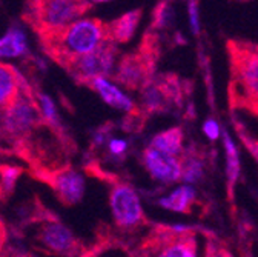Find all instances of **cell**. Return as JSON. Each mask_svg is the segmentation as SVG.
Instances as JSON below:
<instances>
[{"instance_id":"ba28073f","label":"cell","mask_w":258,"mask_h":257,"mask_svg":"<svg viewBox=\"0 0 258 257\" xmlns=\"http://www.w3.org/2000/svg\"><path fill=\"white\" fill-rule=\"evenodd\" d=\"M109 207L115 225L121 230H134L146 223L140 197L127 182L111 180Z\"/></svg>"},{"instance_id":"ffe728a7","label":"cell","mask_w":258,"mask_h":257,"mask_svg":"<svg viewBox=\"0 0 258 257\" xmlns=\"http://www.w3.org/2000/svg\"><path fill=\"white\" fill-rule=\"evenodd\" d=\"M203 257H235V255L229 251V248L226 246L224 243H221L215 237H209L206 240L205 255Z\"/></svg>"},{"instance_id":"277c9868","label":"cell","mask_w":258,"mask_h":257,"mask_svg":"<svg viewBox=\"0 0 258 257\" xmlns=\"http://www.w3.org/2000/svg\"><path fill=\"white\" fill-rule=\"evenodd\" d=\"M131 257H199L197 233L186 227L155 225Z\"/></svg>"},{"instance_id":"6da1fadb","label":"cell","mask_w":258,"mask_h":257,"mask_svg":"<svg viewBox=\"0 0 258 257\" xmlns=\"http://www.w3.org/2000/svg\"><path fill=\"white\" fill-rule=\"evenodd\" d=\"M43 53L64 68L71 62L85 57L109 40L108 22L83 17L68 26L37 34Z\"/></svg>"},{"instance_id":"52a82bcc","label":"cell","mask_w":258,"mask_h":257,"mask_svg":"<svg viewBox=\"0 0 258 257\" xmlns=\"http://www.w3.org/2000/svg\"><path fill=\"white\" fill-rule=\"evenodd\" d=\"M32 177L46 183L64 207L77 205L85 194V179L71 165L58 167H29Z\"/></svg>"},{"instance_id":"7a4b0ae2","label":"cell","mask_w":258,"mask_h":257,"mask_svg":"<svg viewBox=\"0 0 258 257\" xmlns=\"http://www.w3.org/2000/svg\"><path fill=\"white\" fill-rule=\"evenodd\" d=\"M226 53L229 59V107L250 113L258 108V43L228 39Z\"/></svg>"},{"instance_id":"2e32d148","label":"cell","mask_w":258,"mask_h":257,"mask_svg":"<svg viewBox=\"0 0 258 257\" xmlns=\"http://www.w3.org/2000/svg\"><path fill=\"white\" fill-rule=\"evenodd\" d=\"M196 200H197L196 189H194L190 185H181L177 189H174L166 197H161L158 200V203L165 210L189 214L192 211V207L196 205Z\"/></svg>"},{"instance_id":"cb8c5ba5","label":"cell","mask_w":258,"mask_h":257,"mask_svg":"<svg viewBox=\"0 0 258 257\" xmlns=\"http://www.w3.org/2000/svg\"><path fill=\"white\" fill-rule=\"evenodd\" d=\"M126 149V142L123 140H111L109 142V151L115 156H120Z\"/></svg>"},{"instance_id":"3957f363","label":"cell","mask_w":258,"mask_h":257,"mask_svg":"<svg viewBox=\"0 0 258 257\" xmlns=\"http://www.w3.org/2000/svg\"><path fill=\"white\" fill-rule=\"evenodd\" d=\"M97 5V2L83 0H36L25 4L22 17L36 34H42L83 19V16Z\"/></svg>"},{"instance_id":"d6986e66","label":"cell","mask_w":258,"mask_h":257,"mask_svg":"<svg viewBox=\"0 0 258 257\" xmlns=\"http://www.w3.org/2000/svg\"><path fill=\"white\" fill-rule=\"evenodd\" d=\"M25 170L22 167L10 165V164H0V185L4 188L5 196H8L10 192H13L16 182L22 176Z\"/></svg>"},{"instance_id":"5bb4252c","label":"cell","mask_w":258,"mask_h":257,"mask_svg":"<svg viewBox=\"0 0 258 257\" xmlns=\"http://www.w3.org/2000/svg\"><path fill=\"white\" fill-rule=\"evenodd\" d=\"M142 16H143V11H142V8H139V10L127 11V13L121 14L120 17L108 22L109 40L114 42L115 45L126 43L131 40L140 20H142Z\"/></svg>"},{"instance_id":"603a6c76","label":"cell","mask_w":258,"mask_h":257,"mask_svg":"<svg viewBox=\"0 0 258 257\" xmlns=\"http://www.w3.org/2000/svg\"><path fill=\"white\" fill-rule=\"evenodd\" d=\"M189 14H190V25L194 33H199V11H197V4L190 2L189 4Z\"/></svg>"},{"instance_id":"30bf717a","label":"cell","mask_w":258,"mask_h":257,"mask_svg":"<svg viewBox=\"0 0 258 257\" xmlns=\"http://www.w3.org/2000/svg\"><path fill=\"white\" fill-rule=\"evenodd\" d=\"M37 246L43 251L63 257H85V245L55 217L43 219L36 233Z\"/></svg>"},{"instance_id":"ac0fdd59","label":"cell","mask_w":258,"mask_h":257,"mask_svg":"<svg viewBox=\"0 0 258 257\" xmlns=\"http://www.w3.org/2000/svg\"><path fill=\"white\" fill-rule=\"evenodd\" d=\"M221 136H223V143H224V149H226V168H228V183H229V192H231V189H234V185L240 174L238 152H237V148H235L232 139L224 130L221 131Z\"/></svg>"},{"instance_id":"484cf974","label":"cell","mask_w":258,"mask_h":257,"mask_svg":"<svg viewBox=\"0 0 258 257\" xmlns=\"http://www.w3.org/2000/svg\"><path fill=\"white\" fill-rule=\"evenodd\" d=\"M250 114H253V116H256V117H258V108H255L253 111H250Z\"/></svg>"},{"instance_id":"4fadbf2b","label":"cell","mask_w":258,"mask_h":257,"mask_svg":"<svg viewBox=\"0 0 258 257\" xmlns=\"http://www.w3.org/2000/svg\"><path fill=\"white\" fill-rule=\"evenodd\" d=\"M86 86H89L92 91H95L100 95L102 100L112 107L114 110L123 111L126 114H133L137 111L134 100L126 95L111 79L108 77H100V79H94L91 80Z\"/></svg>"},{"instance_id":"9a60e30c","label":"cell","mask_w":258,"mask_h":257,"mask_svg":"<svg viewBox=\"0 0 258 257\" xmlns=\"http://www.w3.org/2000/svg\"><path fill=\"white\" fill-rule=\"evenodd\" d=\"M183 143H184L183 130L180 126H172V128H168V130L155 134L151 139V143L148 146H151L160 152L169 154V156L181 157L183 156Z\"/></svg>"},{"instance_id":"9c48e42d","label":"cell","mask_w":258,"mask_h":257,"mask_svg":"<svg viewBox=\"0 0 258 257\" xmlns=\"http://www.w3.org/2000/svg\"><path fill=\"white\" fill-rule=\"evenodd\" d=\"M117 56H118V46L114 42L108 40L99 49L71 62L63 70L77 83L88 85L94 79H100V77L109 79L111 73L115 71L114 67H115Z\"/></svg>"},{"instance_id":"8fae6325","label":"cell","mask_w":258,"mask_h":257,"mask_svg":"<svg viewBox=\"0 0 258 257\" xmlns=\"http://www.w3.org/2000/svg\"><path fill=\"white\" fill-rule=\"evenodd\" d=\"M142 162L149 176L161 183H175L183 179L181 157L160 152L151 146H146L142 154Z\"/></svg>"},{"instance_id":"8992f818","label":"cell","mask_w":258,"mask_h":257,"mask_svg":"<svg viewBox=\"0 0 258 257\" xmlns=\"http://www.w3.org/2000/svg\"><path fill=\"white\" fill-rule=\"evenodd\" d=\"M157 62V42L152 34L143 37L140 48L120 59L112 74V80L126 86L127 89L145 88L154 79V70Z\"/></svg>"},{"instance_id":"5b68a950","label":"cell","mask_w":258,"mask_h":257,"mask_svg":"<svg viewBox=\"0 0 258 257\" xmlns=\"http://www.w3.org/2000/svg\"><path fill=\"white\" fill-rule=\"evenodd\" d=\"M40 125L45 123L36 99V89L26 83L20 97L0 113V134L13 145L25 149L26 140Z\"/></svg>"},{"instance_id":"7402d4cb","label":"cell","mask_w":258,"mask_h":257,"mask_svg":"<svg viewBox=\"0 0 258 257\" xmlns=\"http://www.w3.org/2000/svg\"><path fill=\"white\" fill-rule=\"evenodd\" d=\"M8 240H10V231L7 223L0 219V255H4L7 246H8Z\"/></svg>"},{"instance_id":"7c38bea8","label":"cell","mask_w":258,"mask_h":257,"mask_svg":"<svg viewBox=\"0 0 258 257\" xmlns=\"http://www.w3.org/2000/svg\"><path fill=\"white\" fill-rule=\"evenodd\" d=\"M26 80L11 63L0 60V113L10 108L23 92Z\"/></svg>"},{"instance_id":"e0dca14e","label":"cell","mask_w":258,"mask_h":257,"mask_svg":"<svg viewBox=\"0 0 258 257\" xmlns=\"http://www.w3.org/2000/svg\"><path fill=\"white\" fill-rule=\"evenodd\" d=\"M28 53V43L23 31L19 28H11L8 33L0 39V60L22 57Z\"/></svg>"},{"instance_id":"d4e9b609","label":"cell","mask_w":258,"mask_h":257,"mask_svg":"<svg viewBox=\"0 0 258 257\" xmlns=\"http://www.w3.org/2000/svg\"><path fill=\"white\" fill-rule=\"evenodd\" d=\"M2 197H5V192H4V188H2V185H0V200H2Z\"/></svg>"},{"instance_id":"44dd1931","label":"cell","mask_w":258,"mask_h":257,"mask_svg":"<svg viewBox=\"0 0 258 257\" xmlns=\"http://www.w3.org/2000/svg\"><path fill=\"white\" fill-rule=\"evenodd\" d=\"M203 130H205V134L211 139V140H217L220 137V126L215 120L209 119L205 126H203Z\"/></svg>"}]
</instances>
